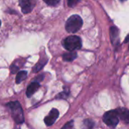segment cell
Wrapping results in <instances>:
<instances>
[{
  "mask_svg": "<svg viewBox=\"0 0 129 129\" xmlns=\"http://www.w3.org/2000/svg\"><path fill=\"white\" fill-rule=\"evenodd\" d=\"M94 123L90 119H85L83 122V129H93Z\"/></svg>",
  "mask_w": 129,
  "mask_h": 129,
  "instance_id": "13",
  "label": "cell"
},
{
  "mask_svg": "<svg viewBox=\"0 0 129 129\" xmlns=\"http://www.w3.org/2000/svg\"><path fill=\"white\" fill-rule=\"evenodd\" d=\"M27 72H25V71L19 72L17 75V77H16V80H15L16 84H20L24 80H25V78H27Z\"/></svg>",
  "mask_w": 129,
  "mask_h": 129,
  "instance_id": "11",
  "label": "cell"
},
{
  "mask_svg": "<svg viewBox=\"0 0 129 129\" xmlns=\"http://www.w3.org/2000/svg\"><path fill=\"white\" fill-rule=\"evenodd\" d=\"M61 129H75L74 127V121H70L68 123H66L63 126V127Z\"/></svg>",
  "mask_w": 129,
  "mask_h": 129,
  "instance_id": "15",
  "label": "cell"
},
{
  "mask_svg": "<svg viewBox=\"0 0 129 129\" xmlns=\"http://www.w3.org/2000/svg\"><path fill=\"white\" fill-rule=\"evenodd\" d=\"M81 40L77 36H70L63 42V46L69 51H74L81 47Z\"/></svg>",
  "mask_w": 129,
  "mask_h": 129,
  "instance_id": "3",
  "label": "cell"
},
{
  "mask_svg": "<svg viewBox=\"0 0 129 129\" xmlns=\"http://www.w3.org/2000/svg\"><path fill=\"white\" fill-rule=\"evenodd\" d=\"M127 41H129V35H127V36L126 37V38H125V40H124V43H127Z\"/></svg>",
  "mask_w": 129,
  "mask_h": 129,
  "instance_id": "19",
  "label": "cell"
},
{
  "mask_svg": "<svg viewBox=\"0 0 129 129\" xmlns=\"http://www.w3.org/2000/svg\"><path fill=\"white\" fill-rule=\"evenodd\" d=\"M103 118L104 123L112 127H116V125L118 124V121H119V118H118L116 109L106 112L104 114Z\"/></svg>",
  "mask_w": 129,
  "mask_h": 129,
  "instance_id": "4",
  "label": "cell"
},
{
  "mask_svg": "<svg viewBox=\"0 0 129 129\" xmlns=\"http://www.w3.org/2000/svg\"><path fill=\"white\" fill-rule=\"evenodd\" d=\"M83 24V21L79 15H75L71 16L66 24V30L69 33H76L78 31Z\"/></svg>",
  "mask_w": 129,
  "mask_h": 129,
  "instance_id": "2",
  "label": "cell"
},
{
  "mask_svg": "<svg viewBox=\"0 0 129 129\" xmlns=\"http://www.w3.org/2000/svg\"><path fill=\"white\" fill-rule=\"evenodd\" d=\"M58 115H59V112H58V109H52L49 112V115H48L46 117H45V118H44V122H45V124H46L47 126H51V125H52V124L55 123V121H56V119L58 118Z\"/></svg>",
  "mask_w": 129,
  "mask_h": 129,
  "instance_id": "6",
  "label": "cell"
},
{
  "mask_svg": "<svg viewBox=\"0 0 129 129\" xmlns=\"http://www.w3.org/2000/svg\"><path fill=\"white\" fill-rule=\"evenodd\" d=\"M43 1L49 6H55L56 5H58L60 2V0H43Z\"/></svg>",
  "mask_w": 129,
  "mask_h": 129,
  "instance_id": "14",
  "label": "cell"
},
{
  "mask_svg": "<svg viewBox=\"0 0 129 129\" xmlns=\"http://www.w3.org/2000/svg\"><path fill=\"white\" fill-rule=\"evenodd\" d=\"M39 87H40V84L38 83V82H37V81H34V82H33V83H31L29 86H28V87H27V91H26V95H27V97H30L38 89H39Z\"/></svg>",
  "mask_w": 129,
  "mask_h": 129,
  "instance_id": "8",
  "label": "cell"
},
{
  "mask_svg": "<svg viewBox=\"0 0 129 129\" xmlns=\"http://www.w3.org/2000/svg\"><path fill=\"white\" fill-rule=\"evenodd\" d=\"M69 91L68 92H62V93H59L58 96H57V99H66L68 96H69Z\"/></svg>",
  "mask_w": 129,
  "mask_h": 129,
  "instance_id": "16",
  "label": "cell"
},
{
  "mask_svg": "<svg viewBox=\"0 0 129 129\" xmlns=\"http://www.w3.org/2000/svg\"><path fill=\"white\" fill-rule=\"evenodd\" d=\"M118 112V115L120 120H121L124 124H128L129 123V110L124 108H118L116 109Z\"/></svg>",
  "mask_w": 129,
  "mask_h": 129,
  "instance_id": "7",
  "label": "cell"
},
{
  "mask_svg": "<svg viewBox=\"0 0 129 129\" xmlns=\"http://www.w3.org/2000/svg\"><path fill=\"white\" fill-rule=\"evenodd\" d=\"M79 2H80V0H68V6L69 7H74Z\"/></svg>",
  "mask_w": 129,
  "mask_h": 129,
  "instance_id": "17",
  "label": "cell"
},
{
  "mask_svg": "<svg viewBox=\"0 0 129 129\" xmlns=\"http://www.w3.org/2000/svg\"><path fill=\"white\" fill-rule=\"evenodd\" d=\"M46 62H47V59H41L36 66L34 67V72H38L39 71H40L43 68V66H45V64H46Z\"/></svg>",
  "mask_w": 129,
  "mask_h": 129,
  "instance_id": "12",
  "label": "cell"
},
{
  "mask_svg": "<svg viewBox=\"0 0 129 129\" xmlns=\"http://www.w3.org/2000/svg\"><path fill=\"white\" fill-rule=\"evenodd\" d=\"M12 112V116L17 124H22L24 122V112L22 107L18 101L10 102L6 105Z\"/></svg>",
  "mask_w": 129,
  "mask_h": 129,
  "instance_id": "1",
  "label": "cell"
},
{
  "mask_svg": "<svg viewBox=\"0 0 129 129\" xmlns=\"http://www.w3.org/2000/svg\"><path fill=\"white\" fill-rule=\"evenodd\" d=\"M118 30L115 27H112L110 28V37L113 44L118 43Z\"/></svg>",
  "mask_w": 129,
  "mask_h": 129,
  "instance_id": "9",
  "label": "cell"
},
{
  "mask_svg": "<svg viewBox=\"0 0 129 129\" xmlns=\"http://www.w3.org/2000/svg\"><path fill=\"white\" fill-rule=\"evenodd\" d=\"M63 60L66 61H72L74 59L77 58V53L75 52H66L64 53L62 56Z\"/></svg>",
  "mask_w": 129,
  "mask_h": 129,
  "instance_id": "10",
  "label": "cell"
},
{
  "mask_svg": "<svg viewBox=\"0 0 129 129\" xmlns=\"http://www.w3.org/2000/svg\"><path fill=\"white\" fill-rule=\"evenodd\" d=\"M0 25H1V21H0Z\"/></svg>",
  "mask_w": 129,
  "mask_h": 129,
  "instance_id": "20",
  "label": "cell"
},
{
  "mask_svg": "<svg viewBox=\"0 0 129 129\" xmlns=\"http://www.w3.org/2000/svg\"><path fill=\"white\" fill-rule=\"evenodd\" d=\"M18 71V67H17L15 66H13V64H12V67H11V72L12 74H15Z\"/></svg>",
  "mask_w": 129,
  "mask_h": 129,
  "instance_id": "18",
  "label": "cell"
},
{
  "mask_svg": "<svg viewBox=\"0 0 129 129\" xmlns=\"http://www.w3.org/2000/svg\"><path fill=\"white\" fill-rule=\"evenodd\" d=\"M37 0H19V4L21 11L24 14L30 13L34 8Z\"/></svg>",
  "mask_w": 129,
  "mask_h": 129,
  "instance_id": "5",
  "label": "cell"
},
{
  "mask_svg": "<svg viewBox=\"0 0 129 129\" xmlns=\"http://www.w3.org/2000/svg\"><path fill=\"white\" fill-rule=\"evenodd\" d=\"M121 1H124V0H121Z\"/></svg>",
  "mask_w": 129,
  "mask_h": 129,
  "instance_id": "21",
  "label": "cell"
}]
</instances>
